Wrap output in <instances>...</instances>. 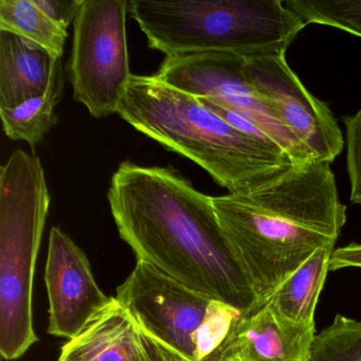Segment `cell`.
I'll use <instances>...</instances> for the list:
<instances>
[{"label": "cell", "instance_id": "obj_5", "mask_svg": "<svg viewBox=\"0 0 361 361\" xmlns=\"http://www.w3.org/2000/svg\"><path fill=\"white\" fill-rule=\"evenodd\" d=\"M50 207L39 156L16 149L0 169V354L22 357L37 341L35 263Z\"/></svg>", "mask_w": 361, "mask_h": 361}, {"label": "cell", "instance_id": "obj_2", "mask_svg": "<svg viewBox=\"0 0 361 361\" xmlns=\"http://www.w3.org/2000/svg\"><path fill=\"white\" fill-rule=\"evenodd\" d=\"M212 202L259 306L316 251L335 245L346 221L329 162L295 164L259 187Z\"/></svg>", "mask_w": 361, "mask_h": 361}, {"label": "cell", "instance_id": "obj_3", "mask_svg": "<svg viewBox=\"0 0 361 361\" xmlns=\"http://www.w3.org/2000/svg\"><path fill=\"white\" fill-rule=\"evenodd\" d=\"M117 114L145 136L195 162L230 194L259 187L298 164L276 143L238 130L197 97L155 75H133Z\"/></svg>", "mask_w": 361, "mask_h": 361}, {"label": "cell", "instance_id": "obj_14", "mask_svg": "<svg viewBox=\"0 0 361 361\" xmlns=\"http://www.w3.org/2000/svg\"><path fill=\"white\" fill-rule=\"evenodd\" d=\"M334 250L335 245L319 249L279 286L266 303L276 316L293 324L314 326V310Z\"/></svg>", "mask_w": 361, "mask_h": 361}, {"label": "cell", "instance_id": "obj_21", "mask_svg": "<svg viewBox=\"0 0 361 361\" xmlns=\"http://www.w3.org/2000/svg\"><path fill=\"white\" fill-rule=\"evenodd\" d=\"M35 5L63 30L75 23L83 0H33Z\"/></svg>", "mask_w": 361, "mask_h": 361}, {"label": "cell", "instance_id": "obj_6", "mask_svg": "<svg viewBox=\"0 0 361 361\" xmlns=\"http://www.w3.org/2000/svg\"><path fill=\"white\" fill-rule=\"evenodd\" d=\"M116 299L143 331L192 361L216 360L242 314L140 259L118 287Z\"/></svg>", "mask_w": 361, "mask_h": 361}, {"label": "cell", "instance_id": "obj_17", "mask_svg": "<svg viewBox=\"0 0 361 361\" xmlns=\"http://www.w3.org/2000/svg\"><path fill=\"white\" fill-rule=\"evenodd\" d=\"M304 361H361V322L337 314L314 336Z\"/></svg>", "mask_w": 361, "mask_h": 361}, {"label": "cell", "instance_id": "obj_9", "mask_svg": "<svg viewBox=\"0 0 361 361\" xmlns=\"http://www.w3.org/2000/svg\"><path fill=\"white\" fill-rule=\"evenodd\" d=\"M285 54L245 56L247 79L312 159L331 164L343 149L339 124L329 107L304 87Z\"/></svg>", "mask_w": 361, "mask_h": 361}, {"label": "cell", "instance_id": "obj_1", "mask_svg": "<svg viewBox=\"0 0 361 361\" xmlns=\"http://www.w3.org/2000/svg\"><path fill=\"white\" fill-rule=\"evenodd\" d=\"M107 200L120 236L137 259L242 314L259 306L212 197L174 169L122 162Z\"/></svg>", "mask_w": 361, "mask_h": 361}, {"label": "cell", "instance_id": "obj_10", "mask_svg": "<svg viewBox=\"0 0 361 361\" xmlns=\"http://www.w3.org/2000/svg\"><path fill=\"white\" fill-rule=\"evenodd\" d=\"M45 281L48 333L56 337L73 339L115 301L99 287L84 251L58 227L50 231Z\"/></svg>", "mask_w": 361, "mask_h": 361}, {"label": "cell", "instance_id": "obj_8", "mask_svg": "<svg viewBox=\"0 0 361 361\" xmlns=\"http://www.w3.org/2000/svg\"><path fill=\"white\" fill-rule=\"evenodd\" d=\"M245 63L244 56L231 52L174 54L164 58L154 75L177 90L207 99L242 116L282 147L295 164L314 161L310 152L251 85Z\"/></svg>", "mask_w": 361, "mask_h": 361}, {"label": "cell", "instance_id": "obj_20", "mask_svg": "<svg viewBox=\"0 0 361 361\" xmlns=\"http://www.w3.org/2000/svg\"><path fill=\"white\" fill-rule=\"evenodd\" d=\"M134 361H192L137 325Z\"/></svg>", "mask_w": 361, "mask_h": 361}, {"label": "cell", "instance_id": "obj_4", "mask_svg": "<svg viewBox=\"0 0 361 361\" xmlns=\"http://www.w3.org/2000/svg\"><path fill=\"white\" fill-rule=\"evenodd\" d=\"M128 13L145 33L149 47L166 56L286 52L306 26L282 0H132Z\"/></svg>", "mask_w": 361, "mask_h": 361}, {"label": "cell", "instance_id": "obj_12", "mask_svg": "<svg viewBox=\"0 0 361 361\" xmlns=\"http://www.w3.org/2000/svg\"><path fill=\"white\" fill-rule=\"evenodd\" d=\"M61 62L37 44L0 30V109L45 94Z\"/></svg>", "mask_w": 361, "mask_h": 361}, {"label": "cell", "instance_id": "obj_13", "mask_svg": "<svg viewBox=\"0 0 361 361\" xmlns=\"http://www.w3.org/2000/svg\"><path fill=\"white\" fill-rule=\"evenodd\" d=\"M137 324L115 301L62 348L59 361H134Z\"/></svg>", "mask_w": 361, "mask_h": 361}, {"label": "cell", "instance_id": "obj_16", "mask_svg": "<svg viewBox=\"0 0 361 361\" xmlns=\"http://www.w3.org/2000/svg\"><path fill=\"white\" fill-rule=\"evenodd\" d=\"M0 30L20 35L58 59H62L68 37L33 0H0Z\"/></svg>", "mask_w": 361, "mask_h": 361}, {"label": "cell", "instance_id": "obj_19", "mask_svg": "<svg viewBox=\"0 0 361 361\" xmlns=\"http://www.w3.org/2000/svg\"><path fill=\"white\" fill-rule=\"evenodd\" d=\"M346 132V164L350 183V200L361 204V109L342 119Z\"/></svg>", "mask_w": 361, "mask_h": 361}, {"label": "cell", "instance_id": "obj_22", "mask_svg": "<svg viewBox=\"0 0 361 361\" xmlns=\"http://www.w3.org/2000/svg\"><path fill=\"white\" fill-rule=\"evenodd\" d=\"M361 268V245L350 244L342 248L335 249L329 261V270L342 268Z\"/></svg>", "mask_w": 361, "mask_h": 361}, {"label": "cell", "instance_id": "obj_7", "mask_svg": "<svg viewBox=\"0 0 361 361\" xmlns=\"http://www.w3.org/2000/svg\"><path fill=\"white\" fill-rule=\"evenodd\" d=\"M126 0H83L73 23L69 81L73 98L94 118L117 114L130 71Z\"/></svg>", "mask_w": 361, "mask_h": 361}, {"label": "cell", "instance_id": "obj_11", "mask_svg": "<svg viewBox=\"0 0 361 361\" xmlns=\"http://www.w3.org/2000/svg\"><path fill=\"white\" fill-rule=\"evenodd\" d=\"M314 336V326L282 320L264 304L234 321L215 361H304Z\"/></svg>", "mask_w": 361, "mask_h": 361}, {"label": "cell", "instance_id": "obj_18", "mask_svg": "<svg viewBox=\"0 0 361 361\" xmlns=\"http://www.w3.org/2000/svg\"><path fill=\"white\" fill-rule=\"evenodd\" d=\"M304 24H319L361 37V0H284Z\"/></svg>", "mask_w": 361, "mask_h": 361}, {"label": "cell", "instance_id": "obj_15", "mask_svg": "<svg viewBox=\"0 0 361 361\" xmlns=\"http://www.w3.org/2000/svg\"><path fill=\"white\" fill-rule=\"evenodd\" d=\"M64 68L59 65L47 92L42 96L25 101L11 109H0L4 132L8 138L26 141L35 147L58 123L56 109L64 90Z\"/></svg>", "mask_w": 361, "mask_h": 361}]
</instances>
